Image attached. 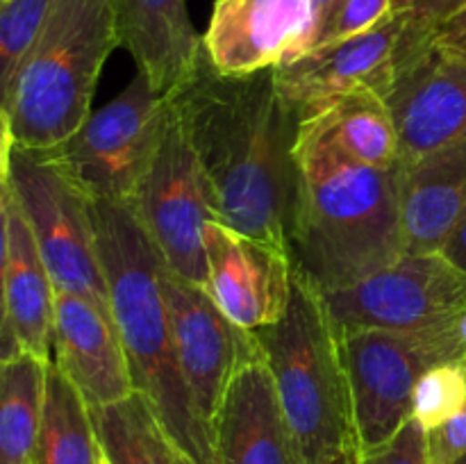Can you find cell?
I'll list each match as a JSON object with an SVG mask.
<instances>
[{
  "mask_svg": "<svg viewBox=\"0 0 466 464\" xmlns=\"http://www.w3.org/2000/svg\"><path fill=\"white\" fill-rule=\"evenodd\" d=\"M171 107L208 177L218 218L289 248L300 118L278 86L276 68L226 76L205 55L171 96Z\"/></svg>",
  "mask_w": 466,
  "mask_h": 464,
  "instance_id": "1",
  "label": "cell"
},
{
  "mask_svg": "<svg viewBox=\"0 0 466 464\" xmlns=\"http://www.w3.org/2000/svg\"><path fill=\"white\" fill-rule=\"evenodd\" d=\"M296 162L289 253L300 276L326 294L364 280L405 253L399 166L353 162L305 123Z\"/></svg>",
  "mask_w": 466,
  "mask_h": 464,
  "instance_id": "2",
  "label": "cell"
},
{
  "mask_svg": "<svg viewBox=\"0 0 466 464\" xmlns=\"http://www.w3.org/2000/svg\"><path fill=\"white\" fill-rule=\"evenodd\" d=\"M109 308L118 328L135 389L167 439L196 464H217L214 432L182 376L164 291L162 253L126 203L94 200Z\"/></svg>",
  "mask_w": 466,
  "mask_h": 464,
  "instance_id": "3",
  "label": "cell"
},
{
  "mask_svg": "<svg viewBox=\"0 0 466 464\" xmlns=\"http://www.w3.org/2000/svg\"><path fill=\"white\" fill-rule=\"evenodd\" d=\"M116 45L114 0H55L39 39L0 94L5 139L50 150L80 130Z\"/></svg>",
  "mask_w": 466,
  "mask_h": 464,
  "instance_id": "4",
  "label": "cell"
},
{
  "mask_svg": "<svg viewBox=\"0 0 466 464\" xmlns=\"http://www.w3.org/2000/svg\"><path fill=\"white\" fill-rule=\"evenodd\" d=\"M276 380L300 464L355 449L353 403L339 332L317 285L296 271L287 314L255 332Z\"/></svg>",
  "mask_w": 466,
  "mask_h": 464,
  "instance_id": "5",
  "label": "cell"
},
{
  "mask_svg": "<svg viewBox=\"0 0 466 464\" xmlns=\"http://www.w3.org/2000/svg\"><path fill=\"white\" fill-rule=\"evenodd\" d=\"M171 114V98L137 71L116 98L46 153L91 200L132 205L162 148Z\"/></svg>",
  "mask_w": 466,
  "mask_h": 464,
  "instance_id": "6",
  "label": "cell"
},
{
  "mask_svg": "<svg viewBox=\"0 0 466 464\" xmlns=\"http://www.w3.org/2000/svg\"><path fill=\"white\" fill-rule=\"evenodd\" d=\"M3 182L14 191L55 287L109 308L94 200L64 176L46 150L23 148L5 136Z\"/></svg>",
  "mask_w": 466,
  "mask_h": 464,
  "instance_id": "7",
  "label": "cell"
},
{
  "mask_svg": "<svg viewBox=\"0 0 466 464\" xmlns=\"http://www.w3.org/2000/svg\"><path fill=\"white\" fill-rule=\"evenodd\" d=\"M339 341L358 453L390 441L412 419L414 387L428 368L466 355L458 321L426 330H350Z\"/></svg>",
  "mask_w": 466,
  "mask_h": 464,
  "instance_id": "8",
  "label": "cell"
},
{
  "mask_svg": "<svg viewBox=\"0 0 466 464\" xmlns=\"http://www.w3.org/2000/svg\"><path fill=\"white\" fill-rule=\"evenodd\" d=\"M431 39L432 32L399 12L362 35L319 45L278 66V86L300 123L346 96L373 91L387 98L405 62Z\"/></svg>",
  "mask_w": 466,
  "mask_h": 464,
  "instance_id": "9",
  "label": "cell"
},
{
  "mask_svg": "<svg viewBox=\"0 0 466 464\" xmlns=\"http://www.w3.org/2000/svg\"><path fill=\"white\" fill-rule=\"evenodd\" d=\"M339 335L350 330H426L458 321L466 273L444 253H403L346 289L326 291Z\"/></svg>",
  "mask_w": 466,
  "mask_h": 464,
  "instance_id": "10",
  "label": "cell"
},
{
  "mask_svg": "<svg viewBox=\"0 0 466 464\" xmlns=\"http://www.w3.org/2000/svg\"><path fill=\"white\" fill-rule=\"evenodd\" d=\"M132 209L162 253L167 267L185 280L205 287L208 282L205 226L208 221H221V218L208 177L176 114H171L162 148L139 194L132 200Z\"/></svg>",
  "mask_w": 466,
  "mask_h": 464,
  "instance_id": "11",
  "label": "cell"
},
{
  "mask_svg": "<svg viewBox=\"0 0 466 464\" xmlns=\"http://www.w3.org/2000/svg\"><path fill=\"white\" fill-rule=\"evenodd\" d=\"M168 312L177 362L200 414L214 432L218 408L232 376L248 359L262 355L258 335L232 323L218 309L208 289L164 271Z\"/></svg>",
  "mask_w": 466,
  "mask_h": 464,
  "instance_id": "12",
  "label": "cell"
},
{
  "mask_svg": "<svg viewBox=\"0 0 466 464\" xmlns=\"http://www.w3.org/2000/svg\"><path fill=\"white\" fill-rule=\"evenodd\" d=\"M208 282L205 289L223 314L248 332L280 321L294 291L289 248L235 230L223 221L205 226Z\"/></svg>",
  "mask_w": 466,
  "mask_h": 464,
  "instance_id": "13",
  "label": "cell"
},
{
  "mask_svg": "<svg viewBox=\"0 0 466 464\" xmlns=\"http://www.w3.org/2000/svg\"><path fill=\"white\" fill-rule=\"evenodd\" d=\"M312 25V0H217L205 55L226 76L268 71L308 53Z\"/></svg>",
  "mask_w": 466,
  "mask_h": 464,
  "instance_id": "14",
  "label": "cell"
},
{
  "mask_svg": "<svg viewBox=\"0 0 466 464\" xmlns=\"http://www.w3.org/2000/svg\"><path fill=\"white\" fill-rule=\"evenodd\" d=\"M387 103L403 159L466 141V57L431 39L405 62Z\"/></svg>",
  "mask_w": 466,
  "mask_h": 464,
  "instance_id": "15",
  "label": "cell"
},
{
  "mask_svg": "<svg viewBox=\"0 0 466 464\" xmlns=\"http://www.w3.org/2000/svg\"><path fill=\"white\" fill-rule=\"evenodd\" d=\"M53 364L91 408L121 403L137 394L130 359L112 309L77 291L57 289Z\"/></svg>",
  "mask_w": 466,
  "mask_h": 464,
  "instance_id": "16",
  "label": "cell"
},
{
  "mask_svg": "<svg viewBox=\"0 0 466 464\" xmlns=\"http://www.w3.org/2000/svg\"><path fill=\"white\" fill-rule=\"evenodd\" d=\"M3 217V359L35 353L53 362L57 287L7 182L0 189Z\"/></svg>",
  "mask_w": 466,
  "mask_h": 464,
  "instance_id": "17",
  "label": "cell"
},
{
  "mask_svg": "<svg viewBox=\"0 0 466 464\" xmlns=\"http://www.w3.org/2000/svg\"><path fill=\"white\" fill-rule=\"evenodd\" d=\"M217 464H300L264 353L232 376L214 421Z\"/></svg>",
  "mask_w": 466,
  "mask_h": 464,
  "instance_id": "18",
  "label": "cell"
},
{
  "mask_svg": "<svg viewBox=\"0 0 466 464\" xmlns=\"http://www.w3.org/2000/svg\"><path fill=\"white\" fill-rule=\"evenodd\" d=\"M405 253H441L466 217V141L399 166Z\"/></svg>",
  "mask_w": 466,
  "mask_h": 464,
  "instance_id": "19",
  "label": "cell"
},
{
  "mask_svg": "<svg viewBox=\"0 0 466 464\" xmlns=\"http://www.w3.org/2000/svg\"><path fill=\"white\" fill-rule=\"evenodd\" d=\"M118 45L132 55L159 94L171 98L205 57L203 36L187 12V0H114Z\"/></svg>",
  "mask_w": 466,
  "mask_h": 464,
  "instance_id": "20",
  "label": "cell"
},
{
  "mask_svg": "<svg viewBox=\"0 0 466 464\" xmlns=\"http://www.w3.org/2000/svg\"><path fill=\"white\" fill-rule=\"evenodd\" d=\"M337 153L373 168H396L403 162L399 127L385 96L362 91L346 96L314 118L303 121Z\"/></svg>",
  "mask_w": 466,
  "mask_h": 464,
  "instance_id": "21",
  "label": "cell"
},
{
  "mask_svg": "<svg viewBox=\"0 0 466 464\" xmlns=\"http://www.w3.org/2000/svg\"><path fill=\"white\" fill-rule=\"evenodd\" d=\"M50 364L35 353L0 359V464H35Z\"/></svg>",
  "mask_w": 466,
  "mask_h": 464,
  "instance_id": "22",
  "label": "cell"
},
{
  "mask_svg": "<svg viewBox=\"0 0 466 464\" xmlns=\"http://www.w3.org/2000/svg\"><path fill=\"white\" fill-rule=\"evenodd\" d=\"M100 458L103 453L91 405L76 385L50 364L35 464H100Z\"/></svg>",
  "mask_w": 466,
  "mask_h": 464,
  "instance_id": "23",
  "label": "cell"
},
{
  "mask_svg": "<svg viewBox=\"0 0 466 464\" xmlns=\"http://www.w3.org/2000/svg\"><path fill=\"white\" fill-rule=\"evenodd\" d=\"M100 453L107 464H162L159 426L139 394L121 403L91 408Z\"/></svg>",
  "mask_w": 466,
  "mask_h": 464,
  "instance_id": "24",
  "label": "cell"
},
{
  "mask_svg": "<svg viewBox=\"0 0 466 464\" xmlns=\"http://www.w3.org/2000/svg\"><path fill=\"white\" fill-rule=\"evenodd\" d=\"M55 0H0V94L39 39Z\"/></svg>",
  "mask_w": 466,
  "mask_h": 464,
  "instance_id": "25",
  "label": "cell"
},
{
  "mask_svg": "<svg viewBox=\"0 0 466 464\" xmlns=\"http://www.w3.org/2000/svg\"><path fill=\"white\" fill-rule=\"evenodd\" d=\"M466 405V368L462 362H444L428 368L414 387L412 419L426 430L441 426Z\"/></svg>",
  "mask_w": 466,
  "mask_h": 464,
  "instance_id": "26",
  "label": "cell"
},
{
  "mask_svg": "<svg viewBox=\"0 0 466 464\" xmlns=\"http://www.w3.org/2000/svg\"><path fill=\"white\" fill-rule=\"evenodd\" d=\"M399 12V0H339L319 30L312 48L362 35Z\"/></svg>",
  "mask_w": 466,
  "mask_h": 464,
  "instance_id": "27",
  "label": "cell"
},
{
  "mask_svg": "<svg viewBox=\"0 0 466 464\" xmlns=\"http://www.w3.org/2000/svg\"><path fill=\"white\" fill-rule=\"evenodd\" d=\"M358 464H431L428 430L417 419H410L390 441L360 453Z\"/></svg>",
  "mask_w": 466,
  "mask_h": 464,
  "instance_id": "28",
  "label": "cell"
},
{
  "mask_svg": "<svg viewBox=\"0 0 466 464\" xmlns=\"http://www.w3.org/2000/svg\"><path fill=\"white\" fill-rule=\"evenodd\" d=\"M431 464H458L466 458V405L441 426L428 430Z\"/></svg>",
  "mask_w": 466,
  "mask_h": 464,
  "instance_id": "29",
  "label": "cell"
},
{
  "mask_svg": "<svg viewBox=\"0 0 466 464\" xmlns=\"http://www.w3.org/2000/svg\"><path fill=\"white\" fill-rule=\"evenodd\" d=\"M400 12H408L419 27L435 32L441 23L464 12L466 0H399Z\"/></svg>",
  "mask_w": 466,
  "mask_h": 464,
  "instance_id": "30",
  "label": "cell"
},
{
  "mask_svg": "<svg viewBox=\"0 0 466 464\" xmlns=\"http://www.w3.org/2000/svg\"><path fill=\"white\" fill-rule=\"evenodd\" d=\"M432 44L466 57V9L455 14L446 23H441L440 27H435V32H432Z\"/></svg>",
  "mask_w": 466,
  "mask_h": 464,
  "instance_id": "31",
  "label": "cell"
},
{
  "mask_svg": "<svg viewBox=\"0 0 466 464\" xmlns=\"http://www.w3.org/2000/svg\"><path fill=\"white\" fill-rule=\"evenodd\" d=\"M451 262L455 264L458 268H462L466 273V217L462 218V223L458 226V230L453 232V237L449 239L446 248L441 250Z\"/></svg>",
  "mask_w": 466,
  "mask_h": 464,
  "instance_id": "32",
  "label": "cell"
},
{
  "mask_svg": "<svg viewBox=\"0 0 466 464\" xmlns=\"http://www.w3.org/2000/svg\"><path fill=\"white\" fill-rule=\"evenodd\" d=\"M157 450H159V459H162V464H196L194 459H189L185 453H180V450H177L176 446L167 439V435L162 432V428H159Z\"/></svg>",
  "mask_w": 466,
  "mask_h": 464,
  "instance_id": "33",
  "label": "cell"
},
{
  "mask_svg": "<svg viewBox=\"0 0 466 464\" xmlns=\"http://www.w3.org/2000/svg\"><path fill=\"white\" fill-rule=\"evenodd\" d=\"M358 458H360L358 450L346 449V450H339V453L330 455V458H326L319 464H358Z\"/></svg>",
  "mask_w": 466,
  "mask_h": 464,
  "instance_id": "34",
  "label": "cell"
},
{
  "mask_svg": "<svg viewBox=\"0 0 466 464\" xmlns=\"http://www.w3.org/2000/svg\"><path fill=\"white\" fill-rule=\"evenodd\" d=\"M458 335H460V341H462V346L466 350V309L460 314V318H458Z\"/></svg>",
  "mask_w": 466,
  "mask_h": 464,
  "instance_id": "35",
  "label": "cell"
},
{
  "mask_svg": "<svg viewBox=\"0 0 466 464\" xmlns=\"http://www.w3.org/2000/svg\"><path fill=\"white\" fill-rule=\"evenodd\" d=\"M458 464H466V458H462V459H460V462Z\"/></svg>",
  "mask_w": 466,
  "mask_h": 464,
  "instance_id": "36",
  "label": "cell"
},
{
  "mask_svg": "<svg viewBox=\"0 0 466 464\" xmlns=\"http://www.w3.org/2000/svg\"><path fill=\"white\" fill-rule=\"evenodd\" d=\"M100 464H107V462H105V458H100Z\"/></svg>",
  "mask_w": 466,
  "mask_h": 464,
  "instance_id": "37",
  "label": "cell"
},
{
  "mask_svg": "<svg viewBox=\"0 0 466 464\" xmlns=\"http://www.w3.org/2000/svg\"><path fill=\"white\" fill-rule=\"evenodd\" d=\"M462 364H464V368H466V358H464V359H462Z\"/></svg>",
  "mask_w": 466,
  "mask_h": 464,
  "instance_id": "38",
  "label": "cell"
},
{
  "mask_svg": "<svg viewBox=\"0 0 466 464\" xmlns=\"http://www.w3.org/2000/svg\"><path fill=\"white\" fill-rule=\"evenodd\" d=\"M464 358H466V355H464Z\"/></svg>",
  "mask_w": 466,
  "mask_h": 464,
  "instance_id": "39",
  "label": "cell"
}]
</instances>
